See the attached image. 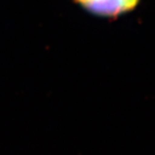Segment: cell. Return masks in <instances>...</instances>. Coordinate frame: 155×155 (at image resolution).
<instances>
[{"label":"cell","instance_id":"1","mask_svg":"<svg viewBox=\"0 0 155 155\" xmlns=\"http://www.w3.org/2000/svg\"><path fill=\"white\" fill-rule=\"evenodd\" d=\"M88 12L105 18H116L134 9L140 0H74Z\"/></svg>","mask_w":155,"mask_h":155}]
</instances>
